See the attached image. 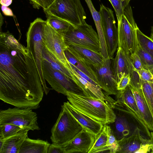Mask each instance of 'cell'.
Wrapping results in <instances>:
<instances>
[{"label": "cell", "instance_id": "1", "mask_svg": "<svg viewBox=\"0 0 153 153\" xmlns=\"http://www.w3.org/2000/svg\"><path fill=\"white\" fill-rule=\"evenodd\" d=\"M44 92L31 52L8 31H0V100L16 107L36 109Z\"/></svg>", "mask_w": 153, "mask_h": 153}, {"label": "cell", "instance_id": "2", "mask_svg": "<svg viewBox=\"0 0 153 153\" xmlns=\"http://www.w3.org/2000/svg\"><path fill=\"white\" fill-rule=\"evenodd\" d=\"M68 101L79 111L103 125L114 122L116 115L114 100L108 95L105 100L81 96L67 92Z\"/></svg>", "mask_w": 153, "mask_h": 153}, {"label": "cell", "instance_id": "3", "mask_svg": "<svg viewBox=\"0 0 153 153\" xmlns=\"http://www.w3.org/2000/svg\"><path fill=\"white\" fill-rule=\"evenodd\" d=\"M83 128L63 105L57 120L51 129L52 143L63 147L73 139Z\"/></svg>", "mask_w": 153, "mask_h": 153}, {"label": "cell", "instance_id": "4", "mask_svg": "<svg viewBox=\"0 0 153 153\" xmlns=\"http://www.w3.org/2000/svg\"><path fill=\"white\" fill-rule=\"evenodd\" d=\"M63 35L66 45H74L101 53L97 33L86 22L75 26L71 24Z\"/></svg>", "mask_w": 153, "mask_h": 153}, {"label": "cell", "instance_id": "5", "mask_svg": "<svg viewBox=\"0 0 153 153\" xmlns=\"http://www.w3.org/2000/svg\"><path fill=\"white\" fill-rule=\"evenodd\" d=\"M47 23L40 18H37L31 22L27 33V47L31 52L36 62L39 73L44 92L47 95L51 89L46 85L43 74L42 54L45 47L42 39V33Z\"/></svg>", "mask_w": 153, "mask_h": 153}, {"label": "cell", "instance_id": "6", "mask_svg": "<svg viewBox=\"0 0 153 153\" xmlns=\"http://www.w3.org/2000/svg\"><path fill=\"white\" fill-rule=\"evenodd\" d=\"M117 22L118 47H121L130 54L134 53L138 45L137 35L138 27L129 4Z\"/></svg>", "mask_w": 153, "mask_h": 153}, {"label": "cell", "instance_id": "7", "mask_svg": "<svg viewBox=\"0 0 153 153\" xmlns=\"http://www.w3.org/2000/svg\"><path fill=\"white\" fill-rule=\"evenodd\" d=\"M43 74L53 89L66 96L67 92L86 96L82 88L73 79L54 69L47 61L42 60Z\"/></svg>", "mask_w": 153, "mask_h": 153}, {"label": "cell", "instance_id": "8", "mask_svg": "<svg viewBox=\"0 0 153 153\" xmlns=\"http://www.w3.org/2000/svg\"><path fill=\"white\" fill-rule=\"evenodd\" d=\"M29 108L17 107L1 110L0 124H10L23 129L38 130L40 128L37 122L36 113Z\"/></svg>", "mask_w": 153, "mask_h": 153}, {"label": "cell", "instance_id": "9", "mask_svg": "<svg viewBox=\"0 0 153 153\" xmlns=\"http://www.w3.org/2000/svg\"><path fill=\"white\" fill-rule=\"evenodd\" d=\"M99 12L109 57L112 58L118 47V29L113 11L102 4Z\"/></svg>", "mask_w": 153, "mask_h": 153}, {"label": "cell", "instance_id": "10", "mask_svg": "<svg viewBox=\"0 0 153 153\" xmlns=\"http://www.w3.org/2000/svg\"><path fill=\"white\" fill-rule=\"evenodd\" d=\"M42 39L45 47L68 68L69 62L64 53L67 46L63 34L57 32L47 22L43 30Z\"/></svg>", "mask_w": 153, "mask_h": 153}, {"label": "cell", "instance_id": "11", "mask_svg": "<svg viewBox=\"0 0 153 153\" xmlns=\"http://www.w3.org/2000/svg\"><path fill=\"white\" fill-rule=\"evenodd\" d=\"M113 58L103 59L101 64L94 66L98 85L108 95H116L119 92L117 89L113 70Z\"/></svg>", "mask_w": 153, "mask_h": 153}, {"label": "cell", "instance_id": "12", "mask_svg": "<svg viewBox=\"0 0 153 153\" xmlns=\"http://www.w3.org/2000/svg\"><path fill=\"white\" fill-rule=\"evenodd\" d=\"M113 108L116 115L115 120L114 122L108 124L118 141L132 135L140 128L129 120V117L133 111L130 115L131 110L129 109L117 106H114Z\"/></svg>", "mask_w": 153, "mask_h": 153}, {"label": "cell", "instance_id": "13", "mask_svg": "<svg viewBox=\"0 0 153 153\" xmlns=\"http://www.w3.org/2000/svg\"><path fill=\"white\" fill-rule=\"evenodd\" d=\"M43 10L46 15L56 16L74 26L82 24L73 0H55Z\"/></svg>", "mask_w": 153, "mask_h": 153}, {"label": "cell", "instance_id": "14", "mask_svg": "<svg viewBox=\"0 0 153 153\" xmlns=\"http://www.w3.org/2000/svg\"><path fill=\"white\" fill-rule=\"evenodd\" d=\"M141 131L138 128L132 135L118 140V153H147L151 151V145L149 139L141 134Z\"/></svg>", "mask_w": 153, "mask_h": 153}, {"label": "cell", "instance_id": "15", "mask_svg": "<svg viewBox=\"0 0 153 153\" xmlns=\"http://www.w3.org/2000/svg\"><path fill=\"white\" fill-rule=\"evenodd\" d=\"M96 136L83 129L73 139L63 146L65 153H88Z\"/></svg>", "mask_w": 153, "mask_h": 153}, {"label": "cell", "instance_id": "16", "mask_svg": "<svg viewBox=\"0 0 153 153\" xmlns=\"http://www.w3.org/2000/svg\"><path fill=\"white\" fill-rule=\"evenodd\" d=\"M63 105L83 129L95 136L101 131L104 125L78 110L68 101Z\"/></svg>", "mask_w": 153, "mask_h": 153}, {"label": "cell", "instance_id": "17", "mask_svg": "<svg viewBox=\"0 0 153 153\" xmlns=\"http://www.w3.org/2000/svg\"><path fill=\"white\" fill-rule=\"evenodd\" d=\"M113 70L115 79L118 83L124 76L131 75L134 70L131 54L121 47H118L116 56L113 59Z\"/></svg>", "mask_w": 153, "mask_h": 153}, {"label": "cell", "instance_id": "18", "mask_svg": "<svg viewBox=\"0 0 153 153\" xmlns=\"http://www.w3.org/2000/svg\"><path fill=\"white\" fill-rule=\"evenodd\" d=\"M130 85L142 119L148 129L153 131V117L144 96L141 86L138 88Z\"/></svg>", "mask_w": 153, "mask_h": 153}, {"label": "cell", "instance_id": "19", "mask_svg": "<svg viewBox=\"0 0 153 153\" xmlns=\"http://www.w3.org/2000/svg\"><path fill=\"white\" fill-rule=\"evenodd\" d=\"M68 69L71 74L73 79L82 88L87 97L101 100L107 98L108 95L103 93L100 87L86 80L73 70L69 63Z\"/></svg>", "mask_w": 153, "mask_h": 153}, {"label": "cell", "instance_id": "20", "mask_svg": "<svg viewBox=\"0 0 153 153\" xmlns=\"http://www.w3.org/2000/svg\"><path fill=\"white\" fill-rule=\"evenodd\" d=\"M68 49L77 58L93 66H97L103 62L100 53L84 47L73 45H66Z\"/></svg>", "mask_w": 153, "mask_h": 153}, {"label": "cell", "instance_id": "21", "mask_svg": "<svg viewBox=\"0 0 153 153\" xmlns=\"http://www.w3.org/2000/svg\"><path fill=\"white\" fill-rule=\"evenodd\" d=\"M28 129H23L16 134L0 139V153H19L20 147L27 137Z\"/></svg>", "mask_w": 153, "mask_h": 153}, {"label": "cell", "instance_id": "22", "mask_svg": "<svg viewBox=\"0 0 153 153\" xmlns=\"http://www.w3.org/2000/svg\"><path fill=\"white\" fill-rule=\"evenodd\" d=\"M94 21L99 39L100 53L104 59L109 57L99 12L95 9L91 0H85Z\"/></svg>", "mask_w": 153, "mask_h": 153}, {"label": "cell", "instance_id": "23", "mask_svg": "<svg viewBox=\"0 0 153 153\" xmlns=\"http://www.w3.org/2000/svg\"><path fill=\"white\" fill-rule=\"evenodd\" d=\"M116 96L117 99L114 102V104L130 109L142 120L130 84L124 89L119 91Z\"/></svg>", "mask_w": 153, "mask_h": 153}, {"label": "cell", "instance_id": "24", "mask_svg": "<svg viewBox=\"0 0 153 153\" xmlns=\"http://www.w3.org/2000/svg\"><path fill=\"white\" fill-rule=\"evenodd\" d=\"M50 145L47 141L33 139L27 137L22 144L19 153H48Z\"/></svg>", "mask_w": 153, "mask_h": 153}, {"label": "cell", "instance_id": "25", "mask_svg": "<svg viewBox=\"0 0 153 153\" xmlns=\"http://www.w3.org/2000/svg\"><path fill=\"white\" fill-rule=\"evenodd\" d=\"M64 53L67 60L70 63L94 81L98 85L96 72L93 66L78 59L67 48L65 50Z\"/></svg>", "mask_w": 153, "mask_h": 153}, {"label": "cell", "instance_id": "26", "mask_svg": "<svg viewBox=\"0 0 153 153\" xmlns=\"http://www.w3.org/2000/svg\"><path fill=\"white\" fill-rule=\"evenodd\" d=\"M108 135L107 124L103 125L100 133L96 136L94 142L88 153L108 152L106 146Z\"/></svg>", "mask_w": 153, "mask_h": 153}, {"label": "cell", "instance_id": "27", "mask_svg": "<svg viewBox=\"0 0 153 153\" xmlns=\"http://www.w3.org/2000/svg\"><path fill=\"white\" fill-rule=\"evenodd\" d=\"M42 60L48 62L54 69L60 71L72 79L71 72L45 47L42 51Z\"/></svg>", "mask_w": 153, "mask_h": 153}, {"label": "cell", "instance_id": "28", "mask_svg": "<svg viewBox=\"0 0 153 153\" xmlns=\"http://www.w3.org/2000/svg\"><path fill=\"white\" fill-rule=\"evenodd\" d=\"M47 23L60 33L63 34L69 28L71 25L69 22L56 16L46 15Z\"/></svg>", "mask_w": 153, "mask_h": 153}, {"label": "cell", "instance_id": "29", "mask_svg": "<svg viewBox=\"0 0 153 153\" xmlns=\"http://www.w3.org/2000/svg\"><path fill=\"white\" fill-rule=\"evenodd\" d=\"M137 35L139 45L153 58V39L143 34L138 27Z\"/></svg>", "mask_w": 153, "mask_h": 153}, {"label": "cell", "instance_id": "30", "mask_svg": "<svg viewBox=\"0 0 153 153\" xmlns=\"http://www.w3.org/2000/svg\"><path fill=\"white\" fill-rule=\"evenodd\" d=\"M141 81L144 96L153 117V82Z\"/></svg>", "mask_w": 153, "mask_h": 153}, {"label": "cell", "instance_id": "31", "mask_svg": "<svg viewBox=\"0 0 153 153\" xmlns=\"http://www.w3.org/2000/svg\"><path fill=\"white\" fill-rule=\"evenodd\" d=\"M135 52L139 56L143 69L149 71L153 68V58L139 44Z\"/></svg>", "mask_w": 153, "mask_h": 153}, {"label": "cell", "instance_id": "32", "mask_svg": "<svg viewBox=\"0 0 153 153\" xmlns=\"http://www.w3.org/2000/svg\"><path fill=\"white\" fill-rule=\"evenodd\" d=\"M23 129L21 127L10 124H0V139H4L13 136Z\"/></svg>", "mask_w": 153, "mask_h": 153}, {"label": "cell", "instance_id": "33", "mask_svg": "<svg viewBox=\"0 0 153 153\" xmlns=\"http://www.w3.org/2000/svg\"><path fill=\"white\" fill-rule=\"evenodd\" d=\"M107 140L106 146L109 153H118L119 150L118 141L114 135L109 124H107Z\"/></svg>", "mask_w": 153, "mask_h": 153}, {"label": "cell", "instance_id": "34", "mask_svg": "<svg viewBox=\"0 0 153 153\" xmlns=\"http://www.w3.org/2000/svg\"><path fill=\"white\" fill-rule=\"evenodd\" d=\"M112 5L117 20L124 14V10L129 4L130 0H108Z\"/></svg>", "mask_w": 153, "mask_h": 153}, {"label": "cell", "instance_id": "35", "mask_svg": "<svg viewBox=\"0 0 153 153\" xmlns=\"http://www.w3.org/2000/svg\"><path fill=\"white\" fill-rule=\"evenodd\" d=\"M55 0H32L30 3L32 4L33 7L37 9H39L41 7L43 10L48 8L53 2Z\"/></svg>", "mask_w": 153, "mask_h": 153}, {"label": "cell", "instance_id": "36", "mask_svg": "<svg viewBox=\"0 0 153 153\" xmlns=\"http://www.w3.org/2000/svg\"><path fill=\"white\" fill-rule=\"evenodd\" d=\"M134 69L138 74L141 80L153 82V75L149 70L143 68L140 70Z\"/></svg>", "mask_w": 153, "mask_h": 153}, {"label": "cell", "instance_id": "37", "mask_svg": "<svg viewBox=\"0 0 153 153\" xmlns=\"http://www.w3.org/2000/svg\"><path fill=\"white\" fill-rule=\"evenodd\" d=\"M131 76L128 74L123 76L118 82L117 89L118 91L124 89L129 84Z\"/></svg>", "mask_w": 153, "mask_h": 153}, {"label": "cell", "instance_id": "38", "mask_svg": "<svg viewBox=\"0 0 153 153\" xmlns=\"http://www.w3.org/2000/svg\"><path fill=\"white\" fill-rule=\"evenodd\" d=\"M133 65L135 69L140 70L143 69L140 58L135 52L131 54Z\"/></svg>", "mask_w": 153, "mask_h": 153}, {"label": "cell", "instance_id": "39", "mask_svg": "<svg viewBox=\"0 0 153 153\" xmlns=\"http://www.w3.org/2000/svg\"><path fill=\"white\" fill-rule=\"evenodd\" d=\"M48 153H65V152L63 147H60L52 143L49 147Z\"/></svg>", "mask_w": 153, "mask_h": 153}, {"label": "cell", "instance_id": "40", "mask_svg": "<svg viewBox=\"0 0 153 153\" xmlns=\"http://www.w3.org/2000/svg\"><path fill=\"white\" fill-rule=\"evenodd\" d=\"M1 9L4 15L10 16H13V14L12 10L7 7L1 5Z\"/></svg>", "mask_w": 153, "mask_h": 153}, {"label": "cell", "instance_id": "41", "mask_svg": "<svg viewBox=\"0 0 153 153\" xmlns=\"http://www.w3.org/2000/svg\"><path fill=\"white\" fill-rule=\"evenodd\" d=\"M0 4L6 7L10 6L12 2V0H0Z\"/></svg>", "mask_w": 153, "mask_h": 153}, {"label": "cell", "instance_id": "42", "mask_svg": "<svg viewBox=\"0 0 153 153\" xmlns=\"http://www.w3.org/2000/svg\"><path fill=\"white\" fill-rule=\"evenodd\" d=\"M150 139H149V142L151 145V152L153 153V131L150 132Z\"/></svg>", "mask_w": 153, "mask_h": 153}, {"label": "cell", "instance_id": "43", "mask_svg": "<svg viewBox=\"0 0 153 153\" xmlns=\"http://www.w3.org/2000/svg\"><path fill=\"white\" fill-rule=\"evenodd\" d=\"M3 19L1 13L0 14V31H1V27L3 23Z\"/></svg>", "mask_w": 153, "mask_h": 153}, {"label": "cell", "instance_id": "44", "mask_svg": "<svg viewBox=\"0 0 153 153\" xmlns=\"http://www.w3.org/2000/svg\"><path fill=\"white\" fill-rule=\"evenodd\" d=\"M150 37L153 39V26H152L151 27V33Z\"/></svg>", "mask_w": 153, "mask_h": 153}, {"label": "cell", "instance_id": "45", "mask_svg": "<svg viewBox=\"0 0 153 153\" xmlns=\"http://www.w3.org/2000/svg\"><path fill=\"white\" fill-rule=\"evenodd\" d=\"M149 71H150L151 73L152 74V75H153V68L150 69Z\"/></svg>", "mask_w": 153, "mask_h": 153}, {"label": "cell", "instance_id": "46", "mask_svg": "<svg viewBox=\"0 0 153 153\" xmlns=\"http://www.w3.org/2000/svg\"><path fill=\"white\" fill-rule=\"evenodd\" d=\"M29 0L30 1V3L31 2V1H32V0Z\"/></svg>", "mask_w": 153, "mask_h": 153}, {"label": "cell", "instance_id": "47", "mask_svg": "<svg viewBox=\"0 0 153 153\" xmlns=\"http://www.w3.org/2000/svg\"></svg>", "mask_w": 153, "mask_h": 153}]
</instances>
